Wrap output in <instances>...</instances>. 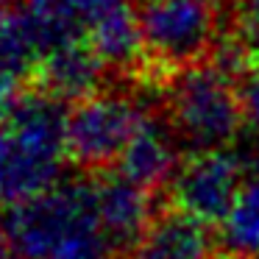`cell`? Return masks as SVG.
I'll return each instance as SVG.
<instances>
[{
	"label": "cell",
	"mask_w": 259,
	"mask_h": 259,
	"mask_svg": "<svg viewBox=\"0 0 259 259\" xmlns=\"http://www.w3.org/2000/svg\"><path fill=\"white\" fill-rule=\"evenodd\" d=\"M242 95V109H245V123H251L259 134V70L245 78V84L240 87Z\"/></svg>",
	"instance_id": "obj_17"
},
{
	"label": "cell",
	"mask_w": 259,
	"mask_h": 259,
	"mask_svg": "<svg viewBox=\"0 0 259 259\" xmlns=\"http://www.w3.org/2000/svg\"><path fill=\"white\" fill-rule=\"evenodd\" d=\"M39 64L34 42H31L20 9L0 3V78L17 81Z\"/></svg>",
	"instance_id": "obj_14"
},
{
	"label": "cell",
	"mask_w": 259,
	"mask_h": 259,
	"mask_svg": "<svg viewBox=\"0 0 259 259\" xmlns=\"http://www.w3.org/2000/svg\"><path fill=\"white\" fill-rule=\"evenodd\" d=\"M248 176V164L231 151L198 153L181 162L170 181L176 209L203 220L206 226L223 223L240 195Z\"/></svg>",
	"instance_id": "obj_5"
},
{
	"label": "cell",
	"mask_w": 259,
	"mask_h": 259,
	"mask_svg": "<svg viewBox=\"0 0 259 259\" xmlns=\"http://www.w3.org/2000/svg\"><path fill=\"white\" fill-rule=\"evenodd\" d=\"M17 259H114L95 203V181L67 179L6 212Z\"/></svg>",
	"instance_id": "obj_1"
},
{
	"label": "cell",
	"mask_w": 259,
	"mask_h": 259,
	"mask_svg": "<svg viewBox=\"0 0 259 259\" xmlns=\"http://www.w3.org/2000/svg\"><path fill=\"white\" fill-rule=\"evenodd\" d=\"M64 3L73 9L75 17H78L84 25H90L92 20H98L106 12H114V9H120V6H128V0H64Z\"/></svg>",
	"instance_id": "obj_16"
},
{
	"label": "cell",
	"mask_w": 259,
	"mask_h": 259,
	"mask_svg": "<svg viewBox=\"0 0 259 259\" xmlns=\"http://www.w3.org/2000/svg\"><path fill=\"white\" fill-rule=\"evenodd\" d=\"M0 259H17L12 240H9V226H6V214L3 212H0Z\"/></svg>",
	"instance_id": "obj_19"
},
{
	"label": "cell",
	"mask_w": 259,
	"mask_h": 259,
	"mask_svg": "<svg viewBox=\"0 0 259 259\" xmlns=\"http://www.w3.org/2000/svg\"><path fill=\"white\" fill-rule=\"evenodd\" d=\"M103 70H106V64L98 59L90 42L78 39L42 56L36 64V81H39V92H45V95L56 98V101L78 103L98 95Z\"/></svg>",
	"instance_id": "obj_8"
},
{
	"label": "cell",
	"mask_w": 259,
	"mask_h": 259,
	"mask_svg": "<svg viewBox=\"0 0 259 259\" xmlns=\"http://www.w3.org/2000/svg\"><path fill=\"white\" fill-rule=\"evenodd\" d=\"M179 151L181 145L176 140L173 128L167 125V120L156 117L151 112L125 148L123 159H120V173L151 192L156 187L170 184L173 176L179 173Z\"/></svg>",
	"instance_id": "obj_7"
},
{
	"label": "cell",
	"mask_w": 259,
	"mask_h": 259,
	"mask_svg": "<svg viewBox=\"0 0 259 259\" xmlns=\"http://www.w3.org/2000/svg\"><path fill=\"white\" fill-rule=\"evenodd\" d=\"M209 3H223V0H209Z\"/></svg>",
	"instance_id": "obj_20"
},
{
	"label": "cell",
	"mask_w": 259,
	"mask_h": 259,
	"mask_svg": "<svg viewBox=\"0 0 259 259\" xmlns=\"http://www.w3.org/2000/svg\"><path fill=\"white\" fill-rule=\"evenodd\" d=\"M145 56L184 70L218 45V12L209 0H140L137 6Z\"/></svg>",
	"instance_id": "obj_4"
},
{
	"label": "cell",
	"mask_w": 259,
	"mask_h": 259,
	"mask_svg": "<svg viewBox=\"0 0 259 259\" xmlns=\"http://www.w3.org/2000/svg\"><path fill=\"white\" fill-rule=\"evenodd\" d=\"M20 17H23L25 31H28L39 59L56 48L78 42L81 31H87V25L75 17V12L64 0H23Z\"/></svg>",
	"instance_id": "obj_12"
},
{
	"label": "cell",
	"mask_w": 259,
	"mask_h": 259,
	"mask_svg": "<svg viewBox=\"0 0 259 259\" xmlns=\"http://www.w3.org/2000/svg\"><path fill=\"white\" fill-rule=\"evenodd\" d=\"M95 181V203L106 237L117 253H134L142 242L153 214L151 192L125 179L123 173H103Z\"/></svg>",
	"instance_id": "obj_6"
},
{
	"label": "cell",
	"mask_w": 259,
	"mask_h": 259,
	"mask_svg": "<svg viewBox=\"0 0 259 259\" xmlns=\"http://www.w3.org/2000/svg\"><path fill=\"white\" fill-rule=\"evenodd\" d=\"M0 3H6V0H0Z\"/></svg>",
	"instance_id": "obj_21"
},
{
	"label": "cell",
	"mask_w": 259,
	"mask_h": 259,
	"mask_svg": "<svg viewBox=\"0 0 259 259\" xmlns=\"http://www.w3.org/2000/svg\"><path fill=\"white\" fill-rule=\"evenodd\" d=\"M234 36L245 48L248 59L259 62V0H237Z\"/></svg>",
	"instance_id": "obj_15"
},
{
	"label": "cell",
	"mask_w": 259,
	"mask_h": 259,
	"mask_svg": "<svg viewBox=\"0 0 259 259\" xmlns=\"http://www.w3.org/2000/svg\"><path fill=\"white\" fill-rule=\"evenodd\" d=\"M25 92H20L17 81H9V78H0V128L14 117L20 101H23Z\"/></svg>",
	"instance_id": "obj_18"
},
{
	"label": "cell",
	"mask_w": 259,
	"mask_h": 259,
	"mask_svg": "<svg viewBox=\"0 0 259 259\" xmlns=\"http://www.w3.org/2000/svg\"><path fill=\"white\" fill-rule=\"evenodd\" d=\"M87 42L98 53V59L112 70H131L145 56L137 9L131 6H120L92 20L87 25Z\"/></svg>",
	"instance_id": "obj_11"
},
{
	"label": "cell",
	"mask_w": 259,
	"mask_h": 259,
	"mask_svg": "<svg viewBox=\"0 0 259 259\" xmlns=\"http://www.w3.org/2000/svg\"><path fill=\"white\" fill-rule=\"evenodd\" d=\"M148 114L151 109L140 98L120 92H98L78 101L67 112V159L81 170L106 173V167L120 164Z\"/></svg>",
	"instance_id": "obj_3"
},
{
	"label": "cell",
	"mask_w": 259,
	"mask_h": 259,
	"mask_svg": "<svg viewBox=\"0 0 259 259\" xmlns=\"http://www.w3.org/2000/svg\"><path fill=\"white\" fill-rule=\"evenodd\" d=\"M220 245L234 259H259V162L248 164L245 184L220 223Z\"/></svg>",
	"instance_id": "obj_13"
},
{
	"label": "cell",
	"mask_w": 259,
	"mask_h": 259,
	"mask_svg": "<svg viewBox=\"0 0 259 259\" xmlns=\"http://www.w3.org/2000/svg\"><path fill=\"white\" fill-rule=\"evenodd\" d=\"M164 120L181 148L198 153L229 151L245 123L242 95L226 70L198 62L179 70L164 92Z\"/></svg>",
	"instance_id": "obj_2"
},
{
	"label": "cell",
	"mask_w": 259,
	"mask_h": 259,
	"mask_svg": "<svg viewBox=\"0 0 259 259\" xmlns=\"http://www.w3.org/2000/svg\"><path fill=\"white\" fill-rule=\"evenodd\" d=\"M218 240L203 220L170 209L151 220L134 259H212Z\"/></svg>",
	"instance_id": "obj_10"
},
{
	"label": "cell",
	"mask_w": 259,
	"mask_h": 259,
	"mask_svg": "<svg viewBox=\"0 0 259 259\" xmlns=\"http://www.w3.org/2000/svg\"><path fill=\"white\" fill-rule=\"evenodd\" d=\"M62 162L39 156L9 125L0 128V203L31 201L59 184Z\"/></svg>",
	"instance_id": "obj_9"
}]
</instances>
